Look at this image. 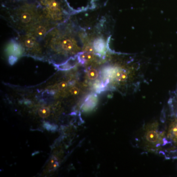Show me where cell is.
Here are the masks:
<instances>
[{"label": "cell", "instance_id": "1", "mask_svg": "<svg viewBox=\"0 0 177 177\" xmlns=\"http://www.w3.org/2000/svg\"><path fill=\"white\" fill-rule=\"evenodd\" d=\"M41 3L48 6L49 12L55 19L60 18V10L59 6L55 0H42Z\"/></svg>", "mask_w": 177, "mask_h": 177}, {"label": "cell", "instance_id": "2", "mask_svg": "<svg viewBox=\"0 0 177 177\" xmlns=\"http://www.w3.org/2000/svg\"><path fill=\"white\" fill-rule=\"evenodd\" d=\"M94 48L98 53H102L104 52L105 48V41L101 38L97 39L94 42Z\"/></svg>", "mask_w": 177, "mask_h": 177}, {"label": "cell", "instance_id": "3", "mask_svg": "<svg viewBox=\"0 0 177 177\" xmlns=\"http://www.w3.org/2000/svg\"><path fill=\"white\" fill-rule=\"evenodd\" d=\"M148 140L152 143H156L160 141V136L158 133L156 131H151L148 133L147 136Z\"/></svg>", "mask_w": 177, "mask_h": 177}, {"label": "cell", "instance_id": "4", "mask_svg": "<svg viewBox=\"0 0 177 177\" xmlns=\"http://www.w3.org/2000/svg\"><path fill=\"white\" fill-rule=\"evenodd\" d=\"M62 48L67 51H71L74 47V44L71 40L66 39L62 42Z\"/></svg>", "mask_w": 177, "mask_h": 177}, {"label": "cell", "instance_id": "5", "mask_svg": "<svg viewBox=\"0 0 177 177\" xmlns=\"http://www.w3.org/2000/svg\"><path fill=\"white\" fill-rule=\"evenodd\" d=\"M93 58V54H91V53L87 52L81 53L80 55L78 57V60L79 61H83V62H85V61H88L92 59Z\"/></svg>", "mask_w": 177, "mask_h": 177}, {"label": "cell", "instance_id": "6", "mask_svg": "<svg viewBox=\"0 0 177 177\" xmlns=\"http://www.w3.org/2000/svg\"><path fill=\"white\" fill-rule=\"evenodd\" d=\"M39 116L42 118H46L49 116L50 111L49 109L47 107H42L39 110Z\"/></svg>", "mask_w": 177, "mask_h": 177}, {"label": "cell", "instance_id": "7", "mask_svg": "<svg viewBox=\"0 0 177 177\" xmlns=\"http://www.w3.org/2000/svg\"><path fill=\"white\" fill-rule=\"evenodd\" d=\"M116 78L119 81H124L128 78V75L125 71H121L117 73Z\"/></svg>", "mask_w": 177, "mask_h": 177}, {"label": "cell", "instance_id": "8", "mask_svg": "<svg viewBox=\"0 0 177 177\" xmlns=\"http://www.w3.org/2000/svg\"><path fill=\"white\" fill-rule=\"evenodd\" d=\"M20 19H21V20L22 22L27 23L30 22V21H31L32 17H31V15H30V13L25 12V13H23L21 14Z\"/></svg>", "mask_w": 177, "mask_h": 177}, {"label": "cell", "instance_id": "9", "mask_svg": "<svg viewBox=\"0 0 177 177\" xmlns=\"http://www.w3.org/2000/svg\"><path fill=\"white\" fill-rule=\"evenodd\" d=\"M88 77L90 80H95L98 77V73L97 70L94 68L90 69L88 71Z\"/></svg>", "mask_w": 177, "mask_h": 177}, {"label": "cell", "instance_id": "10", "mask_svg": "<svg viewBox=\"0 0 177 177\" xmlns=\"http://www.w3.org/2000/svg\"><path fill=\"white\" fill-rule=\"evenodd\" d=\"M25 45L29 48L33 47L35 44V40L31 37H28L24 40Z\"/></svg>", "mask_w": 177, "mask_h": 177}, {"label": "cell", "instance_id": "11", "mask_svg": "<svg viewBox=\"0 0 177 177\" xmlns=\"http://www.w3.org/2000/svg\"><path fill=\"white\" fill-rule=\"evenodd\" d=\"M73 64L70 62H67L64 64L60 65L58 67V68L60 69H62V70H67V69H68L72 67H73Z\"/></svg>", "mask_w": 177, "mask_h": 177}, {"label": "cell", "instance_id": "12", "mask_svg": "<svg viewBox=\"0 0 177 177\" xmlns=\"http://www.w3.org/2000/svg\"><path fill=\"white\" fill-rule=\"evenodd\" d=\"M46 32V28L44 26H40L37 28L36 33L39 36H42Z\"/></svg>", "mask_w": 177, "mask_h": 177}, {"label": "cell", "instance_id": "13", "mask_svg": "<svg viewBox=\"0 0 177 177\" xmlns=\"http://www.w3.org/2000/svg\"><path fill=\"white\" fill-rule=\"evenodd\" d=\"M170 134L175 139H177V124L172 126L170 129Z\"/></svg>", "mask_w": 177, "mask_h": 177}, {"label": "cell", "instance_id": "14", "mask_svg": "<svg viewBox=\"0 0 177 177\" xmlns=\"http://www.w3.org/2000/svg\"><path fill=\"white\" fill-rule=\"evenodd\" d=\"M67 87V84L66 82H62L58 85V88L61 90H64Z\"/></svg>", "mask_w": 177, "mask_h": 177}, {"label": "cell", "instance_id": "15", "mask_svg": "<svg viewBox=\"0 0 177 177\" xmlns=\"http://www.w3.org/2000/svg\"><path fill=\"white\" fill-rule=\"evenodd\" d=\"M79 90L77 87H73L70 90V93L72 95H77L79 93Z\"/></svg>", "mask_w": 177, "mask_h": 177}, {"label": "cell", "instance_id": "16", "mask_svg": "<svg viewBox=\"0 0 177 177\" xmlns=\"http://www.w3.org/2000/svg\"><path fill=\"white\" fill-rule=\"evenodd\" d=\"M17 58H16V57H14V56H10V59H9V60H10V64H13L14 63H15V62L17 61Z\"/></svg>", "mask_w": 177, "mask_h": 177}, {"label": "cell", "instance_id": "17", "mask_svg": "<svg viewBox=\"0 0 177 177\" xmlns=\"http://www.w3.org/2000/svg\"><path fill=\"white\" fill-rule=\"evenodd\" d=\"M58 166V163L57 161H56V162H55L54 164H53L50 166V167H51V170L55 169L57 168Z\"/></svg>", "mask_w": 177, "mask_h": 177}, {"label": "cell", "instance_id": "18", "mask_svg": "<svg viewBox=\"0 0 177 177\" xmlns=\"http://www.w3.org/2000/svg\"><path fill=\"white\" fill-rule=\"evenodd\" d=\"M57 161V159H56V157H52V159H51L50 160V166L52 165L53 164H54L55 162H56Z\"/></svg>", "mask_w": 177, "mask_h": 177}, {"label": "cell", "instance_id": "19", "mask_svg": "<svg viewBox=\"0 0 177 177\" xmlns=\"http://www.w3.org/2000/svg\"><path fill=\"white\" fill-rule=\"evenodd\" d=\"M86 51L87 52H89V53H92L93 52V49L92 47H88L86 48Z\"/></svg>", "mask_w": 177, "mask_h": 177}]
</instances>
